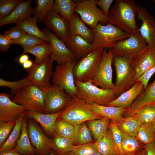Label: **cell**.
Here are the masks:
<instances>
[{
    "instance_id": "1",
    "label": "cell",
    "mask_w": 155,
    "mask_h": 155,
    "mask_svg": "<svg viewBox=\"0 0 155 155\" xmlns=\"http://www.w3.org/2000/svg\"><path fill=\"white\" fill-rule=\"evenodd\" d=\"M135 1L116 0L107 16L108 23L130 34L139 32Z\"/></svg>"
},
{
    "instance_id": "2",
    "label": "cell",
    "mask_w": 155,
    "mask_h": 155,
    "mask_svg": "<svg viewBox=\"0 0 155 155\" xmlns=\"http://www.w3.org/2000/svg\"><path fill=\"white\" fill-rule=\"evenodd\" d=\"M94 34L93 50L110 49L116 42L127 38L130 34L110 24L99 23L92 28Z\"/></svg>"
},
{
    "instance_id": "3",
    "label": "cell",
    "mask_w": 155,
    "mask_h": 155,
    "mask_svg": "<svg viewBox=\"0 0 155 155\" xmlns=\"http://www.w3.org/2000/svg\"><path fill=\"white\" fill-rule=\"evenodd\" d=\"M75 84L76 96L88 104L95 102L106 106L117 97L114 91L99 88L93 84L91 80L85 82L75 81Z\"/></svg>"
},
{
    "instance_id": "4",
    "label": "cell",
    "mask_w": 155,
    "mask_h": 155,
    "mask_svg": "<svg viewBox=\"0 0 155 155\" xmlns=\"http://www.w3.org/2000/svg\"><path fill=\"white\" fill-rule=\"evenodd\" d=\"M102 118L95 114L88 103L76 96L71 101L58 118L67 122L74 126L80 125L85 121Z\"/></svg>"
},
{
    "instance_id": "5",
    "label": "cell",
    "mask_w": 155,
    "mask_h": 155,
    "mask_svg": "<svg viewBox=\"0 0 155 155\" xmlns=\"http://www.w3.org/2000/svg\"><path fill=\"white\" fill-rule=\"evenodd\" d=\"M12 100L27 111L44 113L45 93L42 87L31 84L14 95Z\"/></svg>"
},
{
    "instance_id": "6",
    "label": "cell",
    "mask_w": 155,
    "mask_h": 155,
    "mask_svg": "<svg viewBox=\"0 0 155 155\" xmlns=\"http://www.w3.org/2000/svg\"><path fill=\"white\" fill-rule=\"evenodd\" d=\"M113 54V63L116 73V81L114 84L117 96L131 88L136 81L131 64V57Z\"/></svg>"
},
{
    "instance_id": "7",
    "label": "cell",
    "mask_w": 155,
    "mask_h": 155,
    "mask_svg": "<svg viewBox=\"0 0 155 155\" xmlns=\"http://www.w3.org/2000/svg\"><path fill=\"white\" fill-rule=\"evenodd\" d=\"M104 49L94 50L77 62L73 69L75 81L85 82L94 77Z\"/></svg>"
},
{
    "instance_id": "8",
    "label": "cell",
    "mask_w": 155,
    "mask_h": 155,
    "mask_svg": "<svg viewBox=\"0 0 155 155\" xmlns=\"http://www.w3.org/2000/svg\"><path fill=\"white\" fill-rule=\"evenodd\" d=\"M77 60H72L55 68L52 76V85L64 90L72 98L76 96L73 69Z\"/></svg>"
},
{
    "instance_id": "9",
    "label": "cell",
    "mask_w": 155,
    "mask_h": 155,
    "mask_svg": "<svg viewBox=\"0 0 155 155\" xmlns=\"http://www.w3.org/2000/svg\"><path fill=\"white\" fill-rule=\"evenodd\" d=\"M113 57V53L111 50L107 51L106 49H104L97 72L91 81L94 85L102 88L113 90L116 94V89L112 81V64Z\"/></svg>"
},
{
    "instance_id": "10",
    "label": "cell",
    "mask_w": 155,
    "mask_h": 155,
    "mask_svg": "<svg viewBox=\"0 0 155 155\" xmlns=\"http://www.w3.org/2000/svg\"><path fill=\"white\" fill-rule=\"evenodd\" d=\"M147 49V42L139 32L130 34L127 38L116 42L109 49L118 55L132 57Z\"/></svg>"
},
{
    "instance_id": "11",
    "label": "cell",
    "mask_w": 155,
    "mask_h": 155,
    "mask_svg": "<svg viewBox=\"0 0 155 155\" xmlns=\"http://www.w3.org/2000/svg\"><path fill=\"white\" fill-rule=\"evenodd\" d=\"M96 0H82L76 2L77 5L74 11L82 20L90 28H94L100 22L108 24L107 17L101 9H99L96 3Z\"/></svg>"
},
{
    "instance_id": "12",
    "label": "cell",
    "mask_w": 155,
    "mask_h": 155,
    "mask_svg": "<svg viewBox=\"0 0 155 155\" xmlns=\"http://www.w3.org/2000/svg\"><path fill=\"white\" fill-rule=\"evenodd\" d=\"M45 93L44 113L59 112L68 105L72 98L64 90L53 86L48 88L42 87Z\"/></svg>"
},
{
    "instance_id": "13",
    "label": "cell",
    "mask_w": 155,
    "mask_h": 155,
    "mask_svg": "<svg viewBox=\"0 0 155 155\" xmlns=\"http://www.w3.org/2000/svg\"><path fill=\"white\" fill-rule=\"evenodd\" d=\"M27 129L31 143L36 150V155H49L54 148L53 140L47 137L38 123L32 119L28 121Z\"/></svg>"
},
{
    "instance_id": "14",
    "label": "cell",
    "mask_w": 155,
    "mask_h": 155,
    "mask_svg": "<svg viewBox=\"0 0 155 155\" xmlns=\"http://www.w3.org/2000/svg\"><path fill=\"white\" fill-rule=\"evenodd\" d=\"M50 57L45 61L40 63L34 62L32 67L26 70L27 75L32 84L48 88L52 86L50 80L52 77L53 62Z\"/></svg>"
},
{
    "instance_id": "15",
    "label": "cell",
    "mask_w": 155,
    "mask_h": 155,
    "mask_svg": "<svg viewBox=\"0 0 155 155\" xmlns=\"http://www.w3.org/2000/svg\"><path fill=\"white\" fill-rule=\"evenodd\" d=\"M42 31L46 35L51 47L50 57L58 65L63 64L68 61L77 59L69 49L65 43L55 34L47 28H43Z\"/></svg>"
},
{
    "instance_id": "16",
    "label": "cell",
    "mask_w": 155,
    "mask_h": 155,
    "mask_svg": "<svg viewBox=\"0 0 155 155\" xmlns=\"http://www.w3.org/2000/svg\"><path fill=\"white\" fill-rule=\"evenodd\" d=\"M135 9L137 18L142 22L140 33L146 41L148 49L155 48V19L145 7L136 5Z\"/></svg>"
},
{
    "instance_id": "17",
    "label": "cell",
    "mask_w": 155,
    "mask_h": 155,
    "mask_svg": "<svg viewBox=\"0 0 155 155\" xmlns=\"http://www.w3.org/2000/svg\"><path fill=\"white\" fill-rule=\"evenodd\" d=\"M26 111L23 106L11 100L8 94H0V122L16 121Z\"/></svg>"
},
{
    "instance_id": "18",
    "label": "cell",
    "mask_w": 155,
    "mask_h": 155,
    "mask_svg": "<svg viewBox=\"0 0 155 155\" xmlns=\"http://www.w3.org/2000/svg\"><path fill=\"white\" fill-rule=\"evenodd\" d=\"M47 28L54 32L65 43L69 37V22L52 9L48 13L43 22Z\"/></svg>"
},
{
    "instance_id": "19",
    "label": "cell",
    "mask_w": 155,
    "mask_h": 155,
    "mask_svg": "<svg viewBox=\"0 0 155 155\" xmlns=\"http://www.w3.org/2000/svg\"><path fill=\"white\" fill-rule=\"evenodd\" d=\"M136 82L146 71L155 66V48L147 49L131 57Z\"/></svg>"
},
{
    "instance_id": "20",
    "label": "cell",
    "mask_w": 155,
    "mask_h": 155,
    "mask_svg": "<svg viewBox=\"0 0 155 155\" xmlns=\"http://www.w3.org/2000/svg\"><path fill=\"white\" fill-rule=\"evenodd\" d=\"M155 103V80L147 86L135 100L124 114L125 117L134 115L138 111L150 104Z\"/></svg>"
},
{
    "instance_id": "21",
    "label": "cell",
    "mask_w": 155,
    "mask_h": 155,
    "mask_svg": "<svg viewBox=\"0 0 155 155\" xmlns=\"http://www.w3.org/2000/svg\"><path fill=\"white\" fill-rule=\"evenodd\" d=\"M31 3L30 0L23 1L8 16L4 18L0 16V26L9 24H16L31 16L33 13L34 9Z\"/></svg>"
},
{
    "instance_id": "22",
    "label": "cell",
    "mask_w": 155,
    "mask_h": 155,
    "mask_svg": "<svg viewBox=\"0 0 155 155\" xmlns=\"http://www.w3.org/2000/svg\"><path fill=\"white\" fill-rule=\"evenodd\" d=\"M63 110L59 112L50 114L26 111L25 116L28 119H32L38 123L47 134L53 135L55 133V123Z\"/></svg>"
},
{
    "instance_id": "23",
    "label": "cell",
    "mask_w": 155,
    "mask_h": 155,
    "mask_svg": "<svg viewBox=\"0 0 155 155\" xmlns=\"http://www.w3.org/2000/svg\"><path fill=\"white\" fill-rule=\"evenodd\" d=\"M144 90L142 84L139 81H136L131 88L121 94L106 106L128 108Z\"/></svg>"
},
{
    "instance_id": "24",
    "label": "cell",
    "mask_w": 155,
    "mask_h": 155,
    "mask_svg": "<svg viewBox=\"0 0 155 155\" xmlns=\"http://www.w3.org/2000/svg\"><path fill=\"white\" fill-rule=\"evenodd\" d=\"M65 44L79 60L94 51L92 43L78 35L69 36Z\"/></svg>"
},
{
    "instance_id": "25",
    "label": "cell",
    "mask_w": 155,
    "mask_h": 155,
    "mask_svg": "<svg viewBox=\"0 0 155 155\" xmlns=\"http://www.w3.org/2000/svg\"><path fill=\"white\" fill-rule=\"evenodd\" d=\"M69 36H79L91 43L93 41L94 34L92 28L88 27L75 11L69 22Z\"/></svg>"
},
{
    "instance_id": "26",
    "label": "cell",
    "mask_w": 155,
    "mask_h": 155,
    "mask_svg": "<svg viewBox=\"0 0 155 155\" xmlns=\"http://www.w3.org/2000/svg\"><path fill=\"white\" fill-rule=\"evenodd\" d=\"M90 109L96 115L117 122L123 117L127 108L108 106L98 104L95 102L88 104Z\"/></svg>"
},
{
    "instance_id": "27",
    "label": "cell",
    "mask_w": 155,
    "mask_h": 155,
    "mask_svg": "<svg viewBox=\"0 0 155 155\" xmlns=\"http://www.w3.org/2000/svg\"><path fill=\"white\" fill-rule=\"evenodd\" d=\"M28 118H23L20 137L12 150L23 155H36L35 149L32 145L28 135Z\"/></svg>"
},
{
    "instance_id": "28",
    "label": "cell",
    "mask_w": 155,
    "mask_h": 155,
    "mask_svg": "<svg viewBox=\"0 0 155 155\" xmlns=\"http://www.w3.org/2000/svg\"><path fill=\"white\" fill-rule=\"evenodd\" d=\"M122 133V148L125 155H140L144 149V145L136 137Z\"/></svg>"
},
{
    "instance_id": "29",
    "label": "cell",
    "mask_w": 155,
    "mask_h": 155,
    "mask_svg": "<svg viewBox=\"0 0 155 155\" xmlns=\"http://www.w3.org/2000/svg\"><path fill=\"white\" fill-rule=\"evenodd\" d=\"M98 150L102 155H118L112 134L110 129H107L105 134L96 140L95 142Z\"/></svg>"
},
{
    "instance_id": "30",
    "label": "cell",
    "mask_w": 155,
    "mask_h": 155,
    "mask_svg": "<svg viewBox=\"0 0 155 155\" xmlns=\"http://www.w3.org/2000/svg\"><path fill=\"white\" fill-rule=\"evenodd\" d=\"M37 21L36 17L30 16L16 24L26 33L49 42V40L46 35L38 27Z\"/></svg>"
},
{
    "instance_id": "31",
    "label": "cell",
    "mask_w": 155,
    "mask_h": 155,
    "mask_svg": "<svg viewBox=\"0 0 155 155\" xmlns=\"http://www.w3.org/2000/svg\"><path fill=\"white\" fill-rule=\"evenodd\" d=\"M117 125L122 133L136 137L142 123L133 116L122 117L116 122Z\"/></svg>"
},
{
    "instance_id": "32",
    "label": "cell",
    "mask_w": 155,
    "mask_h": 155,
    "mask_svg": "<svg viewBox=\"0 0 155 155\" xmlns=\"http://www.w3.org/2000/svg\"><path fill=\"white\" fill-rule=\"evenodd\" d=\"M77 5L76 2L71 0H56L52 9L59 13L65 19L70 22Z\"/></svg>"
},
{
    "instance_id": "33",
    "label": "cell",
    "mask_w": 155,
    "mask_h": 155,
    "mask_svg": "<svg viewBox=\"0 0 155 155\" xmlns=\"http://www.w3.org/2000/svg\"><path fill=\"white\" fill-rule=\"evenodd\" d=\"M51 50V44L46 42L23 50L22 54H32L35 57L34 62L40 63L45 61L50 57Z\"/></svg>"
},
{
    "instance_id": "34",
    "label": "cell",
    "mask_w": 155,
    "mask_h": 155,
    "mask_svg": "<svg viewBox=\"0 0 155 155\" xmlns=\"http://www.w3.org/2000/svg\"><path fill=\"white\" fill-rule=\"evenodd\" d=\"M25 113L16 121V124L5 142L0 147V152L11 150L16 146L21 132L23 118Z\"/></svg>"
},
{
    "instance_id": "35",
    "label": "cell",
    "mask_w": 155,
    "mask_h": 155,
    "mask_svg": "<svg viewBox=\"0 0 155 155\" xmlns=\"http://www.w3.org/2000/svg\"><path fill=\"white\" fill-rule=\"evenodd\" d=\"M54 146L52 150L56 155H65L72 152L74 146L73 141L55 133L53 135Z\"/></svg>"
},
{
    "instance_id": "36",
    "label": "cell",
    "mask_w": 155,
    "mask_h": 155,
    "mask_svg": "<svg viewBox=\"0 0 155 155\" xmlns=\"http://www.w3.org/2000/svg\"><path fill=\"white\" fill-rule=\"evenodd\" d=\"M110 120L102 118L88 121V128L95 140H97L105 134L110 123Z\"/></svg>"
},
{
    "instance_id": "37",
    "label": "cell",
    "mask_w": 155,
    "mask_h": 155,
    "mask_svg": "<svg viewBox=\"0 0 155 155\" xmlns=\"http://www.w3.org/2000/svg\"><path fill=\"white\" fill-rule=\"evenodd\" d=\"M74 127V144L78 145L92 142L93 138L90 131L84 123Z\"/></svg>"
},
{
    "instance_id": "38",
    "label": "cell",
    "mask_w": 155,
    "mask_h": 155,
    "mask_svg": "<svg viewBox=\"0 0 155 155\" xmlns=\"http://www.w3.org/2000/svg\"><path fill=\"white\" fill-rule=\"evenodd\" d=\"M144 145L151 143L155 140V131L152 123H142L136 136Z\"/></svg>"
},
{
    "instance_id": "39",
    "label": "cell",
    "mask_w": 155,
    "mask_h": 155,
    "mask_svg": "<svg viewBox=\"0 0 155 155\" xmlns=\"http://www.w3.org/2000/svg\"><path fill=\"white\" fill-rule=\"evenodd\" d=\"M54 0H36V6L34 8V16L39 22H43L48 12L52 9Z\"/></svg>"
},
{
    "instance_id": "40",
    "label": "cell",
    "mask_w": 155,
    "mask_h": 155,
    "mask_svg": "<svg viewBox=\"0 0 155 155\" xmlns=\"http://www.w3.org/2000/svg\"><path fill=\"white\" fill-rule=\"evenodd\" d=\"M55 131L56 134L69 138L73 142L75 127L70 123L57 119L55 125Z\"/></svg>"
},
{
    "instance_id": "41",
    "label": "cell",
    "mask_w": 155,
    "mask_h": 155,
    "mask_svg": "<svg viewBox=\"0 0 155 155\" xmlns=\"http://www.w3.org/2000/svg\"><path fill=\"white\" fill-rule=\"evenodd\" d=\"M142 123H152L155 121V104H148L132 116Z\"/></svg>"
},
{
    "instance_id": "42",
    "label": "cell",
    "mask_w": 155,
    "mask_h": 155,
    "mask_svg": "<svg viewBox=\"0 0 155 155\" xmlns=\"http://www.w3.org/2000/svg\"><path fill=\"white\" fill-rule=\"evenodd\" d=\"M31 84H32L28 76L22 79L14 81H7L0 78V86L10 88L11 89L12 95H14L26 86Z\"/></svg>"
},
{
    "instance_id": "43",
    "label": "cell",
    "mask_w": 155,
    "mask_h": 155,
    "mask_svg": "<svg viewBox=\"0 0 155 155\" xmlns=\"http://www.w3.org/2000/svg\"><path fill=\"white\" fill-rule=\"evenodd\" d=\"M13 44L21 45L23 48V50H24L46 41L26 33L21 38L13 41Z\"/></svg>"
},
{
    "instance_id": "44",
    "label": "cell",
    "mask_w": 155,
    "mask_h": 155,
    "mask_svg": "<svg viewBox=\"0 0 155 155\" xmlns=\"http://www.w3.org/2000/svg\"><path fill=\"white\" fill-rule=\"evenodd\" d=\"M109 128L112 132L115 148L118 155H125L122 148V133L118 128L116 122L111 121L109 125Z\"/></svg>"
},
{
    "instance_id": "45",
    "label": "cell",
    "mask_w": 155,
    "mask_h": 155,
    "mask_svg": "<svg viewBox=\"0 0 155 155\" xmlns=\"http://www.w3.org/2000/svg\"><path fill=\"white\" fill-rule=\"evenodd\" d=\"M22 0H0V16L5 17L9 15Z\"/></svg>"
},
{
    "instance_id": "46",
    "label": "cell",
    "mask_w": 155,
    "mask_h": 155,
    "mask_svg": "<svg viewBox=\"0 0 155 155\" xmlns=\"http://www.w3.org/2000/svg\"><path fill=\"white\" fill-rule=\"evenodd\" d=\"M98 151L95 142L74 145L72 152L77 155H92Z\"/></svg>"
},
{
    "instance_id": "47",
    "label": "cell",
    "mask_w": 155,
    "mask_h": 155,
    "mask_svg": "<svg viewBox=\"0 0 155 155\" xmlns=\"http://www.w3.org/2000/svg\"><path fill=\"white\" fill-rule=\"evenodd\" d=\"M16 123V121L0 122V147L5 142Z\"/></svg>"
},
{
    "instance_id": "48",
    "label": "cell",
    "mask_w": 155,
    "mask_h": 155,
    "mask_svg": "<svg viewBox=\"0 0 155 155\" xmlns=\"http://www.w3.org/2000/svg\"><path fill=\"white\" fill-rule=\"evenodd\" d=\"M26 33L22 29L16 25L5 31L3 35L11 40L14 41L20 38Z\"/></svg>"
},
{
    "instance_id": "49",
    "label": "cell",
    "mask_w": 155,
    "mask_h": 155,
    "mask_svg": "<svg viewBox=\"0 0 155 155\" xmlns=\"http://www.w3.org/2000/svg\"><path fill=\"white\" fill-rule=\"evenodd\" d=\"M113 1V0H96V3L97 6L101 8L104 14L107 17L110 7Z\"/></svg>"
},
{
    "instance_id": "50",
    "label": "cell",
    "mask_w": 155,
    "mask_h": 155,
    "mask_svg": "<svg viewBox=\"0 0 155 155\" xmlns=\"http://www.w3.org/2000/svg\"><path fill=\"white\" fill-rule=\"evenodd\" d=\"M13 44V41L3 35L0 34V50L5 52L8 50L11 44Z\"/></svg>"
},
{
    "instance_id": "51",
    "label": "cell",
    "mask_w": 155,
    "mask_h": 155,
    "mask_svg": "<svg viewBox=\"0 0 155 155\" xmlns=\"http://www.w3.org/2000/svg\"><path fill=\"white\" fill-rule=\"evenodd\" d=\"M144 148L146 151L147 155H155V140L151 143L144 145Z\"/></svg>"
},
{
    "instance_id": "52",
    "label": "cell",
    "mask_w": 155,
    "mask_h": 155,
    "mask_svg": "<svg viewBox=\"0 0 155 155\" xmlns=\"http://www.w3.org/2000/svg\"><path fill=\"white\" fill-rule=\"evenodd\" d=\"M29 59L28 55L26 54H22L18 59V62L21 65H23L25 62Z\"/></svg>"
},
{
    "instance_id": "53",
    "label": "cell",
    "mask_w": 155,
    "mask_h": 155,
    "mask_svg": "<svg viewBox=\"0 0 155 155\" xmlns=\"http://www.w3.org/2000/svg\"><path fill=\"white\" fill-rule=\"evenodd\" d=\"M0 155H23L18 152L11 149L0 152Z\"/></svg>"
},
{
    "instance_id": "54",
    "label": "cell",
    "mask_w": 155,
    "mask_h": 155,
    "mask_svg": "<svg viewBox=\"0 0 155 155\" xmlns=\"http://www.w3.org/2000/svg\"><path fill=\"white\" fill-rule=\"evenodd\" d=\"M34 63L33 61L29 59L22 65L23 68L26 70L32 67Z\"/></svg>"
},
{
    "instance_id": "55",
    "label": "cell",
    "mask_w": 155,
    "mask_h": 155,
    "mask_svg": "<svg viewBox=\"0 0 155 155\" xmlns=\"http://www.w3.org/2000/svg\"><path fill=\"white\" fill-rule=\"evenodd\" d=\"M140 155H147L146 151L144 148L142 152Z\"/></svg>"
},
{
    "instance_id": "56",
    "label": "cell",
    "mask_w": 155,
    "mask_h": 155,
    "mask_svg": "<svg viewBox=\"0 0 155 155\" xmlns=\"http://www.w3.org/2000/svg\"><path fill=\"white\" fill-rule=\"evenodd\" d=\"M65 155H77L72 152H70Z\"/></svg>"
},
{
    "instance_id": "57",
    "label": "cell",
    "mask_w": 155,
    "mask_h": 155,
    "mask_svg": "<svg viewBox=\"0 0 155 155\" xmlns=\"http://www.w3.org/2000/svg\"><path fill=\"white\" fill-rule=\"evenodd\" d=\"M92 155H102L100 153L99 151H97V152H95Z\"/></svg>"
},
{
    "instance_id": "58",
    "label": "cell",
    "mask_w": 155,
    "mask_h": 155,
    "mask_svg": "<svg viewBox=\"0 0 155 155\" xmlns=\"http://www.w3.org/2000/svg\"><path fill=\"white\" fill-rule=\"evenodd\" d=\"M49 155H56V154L53 151H52Z\"/></svg>"
},
{
    "instance_id": "59",
    "label": "cell",
    "mask_w": 155,
    "mask_h": 155,
    "mask_svg": "<svg viewBox=\"0 0 155 155\" xmlns=\"http://www.w3.org/2000/svg\"><path fill=\"white\" fill-rule=\"evenodd\" d=\"M153 126H154V129H155V121H154L152 123Z\"/></svg>"
},
{
    "instance_id": "60",
    "label": "cell",
    "mask_w": 155,
    "mask_h": 155,
    "mask_svg": "<svg viewBox=\"0 0 155 155\" xmlns=\"http://www.w3.org/2000/svg\"><path fill=\"white\" fill-rule=\"evenodd\" d=\"M153 2L154 3V4L155 5V0H153Z\"/></svg>"
},
{
    "instance_id": "61",
    "label": "cell",
    "mask_w": 155,
    "mask_h": 155,
    "mask_svg": "<svg viewBox=\"0 0 155 155\" xmlns=\"http://www.w3.org/2000/svg\"><path fill=\"white\" fill-rule=\"evenodd\" d=\"M155 104V103H154Z\"/></svg>"
}]
</instances>
